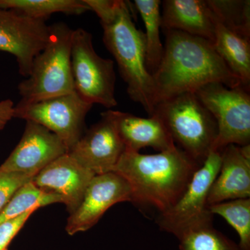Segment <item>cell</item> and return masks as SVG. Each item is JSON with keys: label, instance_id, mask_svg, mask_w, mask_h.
<instances>
[{"label": "cell", "instance_id": "6da1fadb", "mask_svg": "<svg viewBox=\"0 0 250 250\" xmlns=\"http://www.w3.org/2000/svg\"><path fill=\"white\" fill-rule=\"evenodd\" d=\"M164 31V55L152 75L156 104L179 94L195 93L208 83L243 86L211 42L182 31Z\"/></svg>", "mask_w": 250, "mask_h": 250}, {"label": "cell", "instance_id": "7a4b0ae2", "mask_svg": "<svg viewBox=\"0 0 250 250\" xmlns=\"http://www.w3.org/2000/svg\"><path fill=\"white\" fill-rule=\"evenodd\" d=\"M201 166L177 146L154 154L125 149L113 172L129 184L131 202L161 213L177 203Z\"/></svg>", "mask_w": 250, "mask_h": 250}, {"label": "cell", "instance_id": "3957f363", "mask_svg": "<svg viewBox=\"0 0 250 250\" xmlns=\"http://www.w3.org/2000/svg\"><path fill=\"white\" fill-rule=\"evenodd\" d=\"M85 2L100 18L104 43L116 60L129 98L152 116L156 92L152 76L146 67V38L135 25L129 3L123 0Z\"/></svg>", "mask_w": 250, "mask_h": 250}, {"label": "cell", "instance_id": "277c9868", "mask_svg": "<svg viewBox=\"0 0 250 250\" xmlns=\"http://www.w3.org/2000/svg\"><path fill=\"white\" fill-rule=\"evenodd\" d=\"M73 29L64 22L49 25L48 41L33 61L30 75L18 86L21 100L27 105L75 92L71 66Z\"/></svg>", "mask_w": 250, "mask_h": 250}, {"label": "cell", "instance_id": "5b68a950", "mask_svg": "<svg viewBox=\"0 0 250 250\" xmlns=\"http://www.w3.org/2000/svg\"><path fill=\"white\" fill-rule=\"evenodd\" d=\"M153 115L161 120L177 147L203 164L213 149L218 130L214 117L196 94H179L161 102Z\"/></svg>", "mask_w": 250, "mask_h": 250}, {"label": "cell", "instance_id": "8992f818", "mask_svg": "<svg viewBox=\"0 0 250 250\" xmlns=\"http://www.w3.org/2000/svg\"><path fill=\"white\" fill-rule=\"evenodd\" d=\"M71 66L75 92L80 98L108 110L117 106L114 62L95 52L93 36L82 28L72 32Z\"/></svg>", "mask_w": 250, "mask_h": 250}, {"label": "cell", "instance_id": "52a82bcc", "mask_svg": "<svg viewBox=\"0 0 250 250\" xmlns=\"http://www.w3.org/2000/svg\"><path fill=\"white\" fill-rule=\"evenodd\" d=\"M214 117L218 138L212 151H223L229 145H250V90L229 88L220 83H208L195 92Z\"/></svg>", "mask_w": 250, "mask_h": 250}, {"label": "cell", "instance_id": "ba28073f", "mask_svg": "<svg viewBox=\"0 0 250 250\" xmlns=\"http://www.w3.org/2000/svg\"><path fill=\"white\" fill-rule=\"evenodd\" d=\"M222 151H211L194 174L185 191L170 209L159 213L161 230L177 237L188 229L213 220L208 209V192L220 170Z\"/></svg>", "mask_w": 250, "mask_h": 250}, {"label": "cell", "instance_id": "9c48e42d", "mask_svg": "<svg viewBox=\"0 0 250 250\" xmlns=\"http://www.w3.org/2000/svg\"><path fill=\"white\" fill-rule=\"evenodd\" d=\"M93 106L74 92L31 104H17L14 118L42 125L62 140L69 152L83 136L85 117Z\"/></svg>", "mask_w": 250, "mask_h": 250}, {"label": "cell", "instance_id": "30bf717a", "mask_svg": "<svg viewBox=\"0 0 250 250\" xmlns=\"http://www.w3.org/2000/svg\"><path fill=\"white\" fill-rule=\"evenodd\" d=\"M49 25L12 10L0 8V51L14 55L22 76L30 75L33 61L48 41Z\"/></svg>", "mask_w": 250, "mask_h": 250}, {"label": "cell", "instance_id": "8fae6325", "mask_svg": "<svg viewBox=\"0 0 250 250\" xmlns=\"http://www.w3.org/2000/svg\"><path fill=\"white\" fill-rule=\"evenodd\" d=\"M131 199V188L116 172L94 176L80 205L67 218V233L72 236L90 229L111 207Z\"/></svg>", "mask_w": 250, "mask_h": 250}, {"label": "cell", "instance_id": "7c38bea8", "mask_svg": "<svg viewBox=\"0 0 250 250\" xmlns=\"http://www.w3.org/2000/svg\"><path fill=\"white\" fill-rule=\"evenodd\" d=\"M67 153L66 146L57 135L42 125L26 121L21 141L0 166V170L35 177L46 166Z\"/></svg>", "mask_w": 250, "mask_h": 250}, {"label": "cell", "instance_id": "4fadbf2b", "mask_svg": "<svg viewBox=\"0 0 250 250\" xmlns=\"http://www.w3.org/2000/svg\"><path fill=\"white\" fill-rule=\"evenodd\" d=\"M67 154L95 175L113 172L125 147L105 112Z\"/></svg>", "mask_w": 250, "mask_h": 250}, {"label": "cell", "instance_id": "5bb4252c", "mask_svg": "<svg viewBox=\"0 0 250 250\" xmlns=\"http://www.w3.org/2000/svg\"><path fill=\"white\" fill-rule=\"evenodd\" d=\"M95 175L65 154L36 174L32 182L42 191L59 195L71 215L80 205Z\"/></svg>", "mask_w": 250, "mask_h": 250}, {"label": "cell", "instance_id": "9a60e30c", "mask_svg": "<svg viewBox=\"0 0 250 250\" xmlns=\"http://www.w3.org/2000/svg\"><path fill=\"white\" fill-rule=\"evenodd\" d=\"M250 197V145H229L222 151L220 170L208 192V207Z\"/></svg>", "mask_w": 250, "mask_h": 250}, {"label": "cell", "instance_id": "2e32d148", "mask_svg": "<svg viewBox=\"0 0 250 250\" xmlns=\"http://www.w3.org/2000/svg\"><path fill=\"white\" fill-rule=\"evenodd\" d=\"M105 113L114 125L126 149L140 152L143 148L152 147L159 152L176 146L166 126L154 115L141 118L112 109Z\"/></svg>", "mask_w": 250, "mask_h": 250}, {"label": "cell", "instance_id": "e0dca14e", "mask_svg": "<svg viewBox=\"0 0 250 250\" xmlns=\"http://www.w3.org/2000/svg\"><path fill=\"white\" fill-rule=\"evenodd\" d=\"M161 6L163 31H182L213 43L214 17L206 0H165Z\"/></svg>", "mask_w": 250, "mask_h": 250}, {"label": "cell", "instance_id": "ac0fdd59", "mask_svg": "<svg viewBox=\"0 0 250 250\" xmlns=\"http://www.w3.org/2000/svg\"><path fill=\"white\" fill-rule=\"evenodd\" d=\"M215 38L213 42L217 53L246 89L250 88V39L233 32L224 26L213 15Z\"/></svg>", "mask_w": 250, "mask_h": 250}, {"label": "cell", "instance_id": "d6986e66", "mask_svg": "<svg viewBox=\"0 0 250 250\" xmlns=\"http://www.w3.org/2000/svg\"><path fill=\"white\" fill-rule=\"evenodd\" d=\"M134 6L139 11L146 32V63L147 71L152 75L160 65L164 55V46L161 42V13L160 0H135Z\"/></svg>", "mask_w": 250, "mask_h": 250}, {"label": "cell", "instance_id": "ffe728a7", "mask_svg": "<svg viewBox=\"0 0 250 250\" xmlns=\"http://www.w3.org/2000/svg\"><path fill=\"white\" fill-rule=\"evenodd\" d=\"M0 8L45 21L57 13L81 15L90 11L84 0H0Z\"/></svg>", "mask_w": 250, "mask_h": 250}, {"label": "cell", "instance_id": "44dd1931", "mask_svg": "<svg viewBox=\"0 0 250 250\" xmlns=\"http://www.w3.org/2000/svg\"><path fill=\"white\" fill-rule=\"evenodd\" d=\"M177 238L180 250H243L217 230L213 220L188 229Z\"/></svg>", "mask_w": 250, "mask_h": 250}, {"label": "cell", "instance_id": "7402d4cb", "mask_svg": "<svg viewBox=\"0 0 250 250\" xmlns=\"http://www.w3.org/2000/svg\"><path fill=\"white\" fill-rule=\"evenodd\" d=\"M62 203L57 195L47 193L29 182L15 193L9 203L0 213V225L21 216L30 210H36L45 206Z\"/></svg>", "mask_w": 250, "mask_h": 250}, {"label": "cell", "instance_id": "603a6c76", "mask_svg": "<svg viewBox=\"0 0 250 250\" xmlns=\"http://www.w3.org/2000/svg\"><path fill=\"white\" fill-rule=\"evenodd\" d=\"M217 19L233 32L250 39V0H206Z\"/></svg>", "mask_w": 250, "mask_h": 250}, {"label": "cell", "instance_id": "cb8c5ba5", "mask_svg": "<svg viewBox=\"0 0 250 250\" xmlns=\"http://www.w3.org/2000/svg\"><path fill=\"white\" fill-rule=\"evenodd\" d=\"M212 215H218L238 233L239 246L250 250V198L237 199L208 206Z\"/></svg>", "mask_w": 250, "mask_h": 250}, {"label": "cell", "instance_id": "d4e9b609", "mask_svg": "<svg viewBox=\"0 0 250 250\" xmlns=\"http://www.w3.org/2000/svg\"><path fill=\"white\" fill-rule=\"evenodd\" d=\"M34 177L21 172L0 170V213L15 193L23 186L32 182Z\"/></svg>", "mask_w": 250, "mask_h": 250}, {"label": "cell", "instance_id": "484cf974", "mask_svg": "<svg viewBox=\"0 0 250 250\" xmlns=\"http://www.w3.org/2000/svg\"><path fill=\"white\" fill-rule=\"evenodd\" d=\"M34 212L35 210H30L18 218L8 220L0 225V250H8L11 241Z\"/></svg>", "mask_w": 250, "mask_h": 250}, {"label": "cell", "instance_id": "4316f807", "mask_svg": "<svg viewBox=\"0 0 250 250\" xmlns=\"http://www.w3.org/2000/svg\"><path fill=\"white\" fill-rule=\"evenodd\" d=\"M14 102L9 99L0 101V131L14 118Z\"/></svg>", "mask_w": 250, "mask_h": 250}]
</instances>
